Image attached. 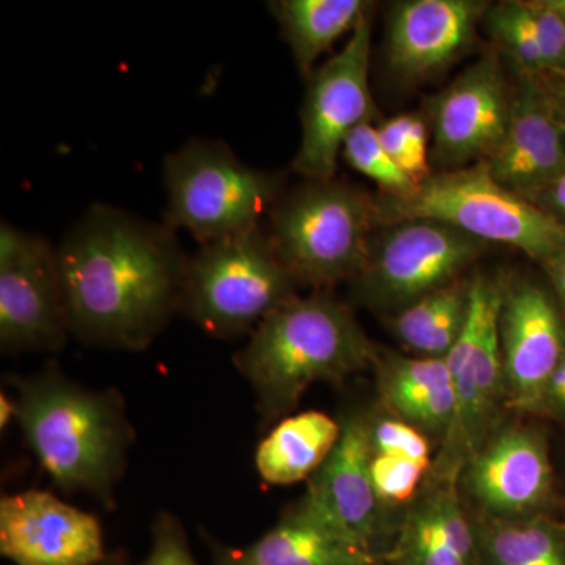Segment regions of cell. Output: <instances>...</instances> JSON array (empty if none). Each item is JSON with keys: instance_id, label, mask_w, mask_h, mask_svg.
Segmentation results:
<instances>
[{"instance_id": "cell-1", "label": "cell", "mask_w": 565, "mask_h": 565, "mask_svg": "<svg viewBox=\"0 0 565 565\" xmlns=\"http://www.w3.org/2000/svg\"><path fill=\"white\" fill-rule=\"evenodd\" d=\"M71 333L141 351L181 310L189 258L166 223L93 204L55 248Z\"/></svg>"}, {"instance_id": "cell-2", "label": "cell", "mask_w": 565, "mask_h": 565, "mask_svg": "<svg viewBox=\"0 0 565 565\" xmlns=\"http://www.w3.org/2000/svg\"><path fill=\"white\" fill-rule=\"evenodd\" d=\"M377 359L345 305L327 294L292 296L275 308L234 356L267 418L288 414L318 382L341 384Z\"/></svg>"}, {"instance_id": "cell-3", "label": "cell", "mask_w": 565, "mask_h": 565, "mask_svg": "<svg viewBox=\"0 0 565 565\" xmlns=\"http://www.w3.org/2000/svg\"><path fill=\"white\" fill-rule=\"evenodd\" d=\"M17 422L41 468L65 492L109 500L132 441L120 397L52 371L18 381Z\"/></svg>"}, {"instance_id": "cell-4", "label": "cell", "mask_w": 565, "mask_h": 565, "mask_svg": "<svg viewBox=\"0 0 565 565\" xmlns=\"http://www.w3.org/2000/svg\"><path fill=\"white\" fill-rule=\"evenodd\" d=\"M379 226L445 223L490 244L519 248L535 262L565 250V226L503 185L486 162L434 173L405 196H375Z\"/></svg>"}, {"instance_id": "cell-5", "label": "cell", "mask_w": 565, "mask_h": 565, "mask_svg": "<svg viewBox=\"0 0 565 565\" xmlns=\"http://www.w3.org/2000/svg\"><path fill=\"white\" fill-rule=\"evenodd\" d=\"M377 226L375 196L343 182L310 181L275 204L267 236L296 285L327 288L355 280Z\"/></svg>"}, {"instance_id": "cell-6", "label": "cell", "mask_w": 565, "mask_h": 565, "mask_svg": "<svg viewBox=\"0 0 565 565\" xmlns=\"http://www.w3.org/2000/svg\"><path fill=\"white\" fill-rule=\"evenodd\" d=\"M163 178V223L202 245L258 228L280 202L281 178L247 166L222 140H189L167 156Z\"/></svg>"}, {"instance_id": "cell-7", "label": "cell", "mask_w": 565, "mask_h": 565, "mask_svg": "<svg viewBox=\"0 0 565 565\" xmlns=\"http://www.w3.org/2000/svg\"><path fill=\"white\" fill-rule=\"evenodd\" d=\"M294 285L258 226L204 244L189 258L181 310L212 337L237 338L296 296Z\"/></svg>"}, {"instance_id": "cell-8", "label": "cell", "mask_w": 565, "mask_h": 565, "mask_svg": "<svg viewBox=\"0 0 565 565\" xmlns=\"http://www.w3.org/2000/svg\"><path fill=\"white\" fill-rule=\"evenodd\" d=\"M505 282L476 275L462 333L445 356L457 397V418L445 440L437 475L462 471L486 444L498 405L504 401L500 316Z\"/></svg>"}, {"instance_id": "cell-9", "label": "cell", "mask_w": 565, "mask_h": 565, "mask_svg": "<svg viewBox=\"0 0 565 565\" xmlns=\"http://www.w3.org/2000/svg\"><path fill=\"white\" fill-rule=\"evenodd\" d=\"M487 245L440 222L393 223L371 239L356 288L367 303L399 311L459 280Z\"/></svg>"}, {"instance_id": "cell-10", "label": "cell", "mask_w": 565, "mask_h": 565, "mask_svg": "<svg viewBox=\"0 0 565 565\" xmlns=\"http://www.w3.org/2000/svg\"><path fill=\"white\" fill-rule=\"evenodd\" d=\"M371 11L333 55L308 79L302 111V141L294 172L308 181L333 180L349 134L371 122L374 102L370 92Z\"/></svg>"}, {"instance_id": "cell-11", "label": "cell", "mask_w": 565, "mask_h": 565, "mask_svg": "<svg viewBox=\"0 0 565 565\" xmlns=\"http://www.w3.org/2000/svg\"><path fill=\"white\" fill-rule=\"evenodd\" d=\"M55 248L40 234L0 226V344L6 352L58 351L68 337Z\"/></svg>"}, {"instance_id": "cell-12", "label": "cell", "mask_w": 565, "mask_h": 565, "mask_svg": "<svg viewBox=\"0 0 565 565\" xmlns=\"http://www.w3.org/2000/svg\"><path fill=\"white\" fill-rule=\"evenodd\" d=\"M512 110V88L497 55L468 66L429 104L434 161L448 170L487 162L500 147Z\"/></svg>"}, {"instance_id": "cell-13", "label": "cell", "mask_w": 565, "mask_h": 565, "mask_svg": "<svg viewBox=\"0 0 565 565\" xmlns=\"http://www.w3.org/2000/svg\"><path fill=\"white\" fill-rule=\"evenodd\" d=\"M500 337L504 403L535 415L565 353V323L553 297L534 282H505Z\"/></svg>"}, {"instance_id": "cell-14", "label": "cell", "mask_w": 565, "mask_h": 565, "mask_svg": "<svg viewBox=\"0 0 565 565\" xmlns=\"http://www.w3.org/2000/svg\"><path fill=\"white\" fill-rule=\"evenodd\" d=\"M0 553L14 565H98L103 530L55 494L25 490L0 500Z\"/></svg>"}, {"instance_id": "cell-15", "label": "cell", "mask_w": 565, "mask_h": 565, "mask_svg": "<svg viewBox=\"0 0 565 565\" xmlns=\"http://www.w3.org/2000/svg\"><path fill=\"white\" fill-rule=\"evenodd\" d=\"M476 500L493 519L539 515L555 492V467L544 434L533 427H508L490 438L467 465Z\"/></svg>"}, {"instance_id": "cell-16", "label": "cell", "mask_w": 565, "mask_h": 565, "mask_svg": "<svg viewBox=\"0 0 565 565\" xmlns=\"http://www.w3.org/2000/svg\"><path fill=\"white\" fill-rule=\"evenodd\" d=\"M302 503L345 537L381 557L377 544L384 525L371 476L366 418L349 416L341 423L340 440L321 468L308 479Z\"/></svg>"}, {"instance_id": "cell-17", "label": "cell", "mask_w": 565, "mask_h": 565, "mask_svg": "<svg viewBox=\"0 0 565 565\" xmlns=\"http://www.w3.org/2000/svg\"><path fill=\"white\" fill-rule=\"evenodd\" d=\"M516 74L508 129L486 163L498 184L534 204L565 173V129L539 76Z\"/></svg>"}, {"instance_id": "cell-18", "label": "cell", "mask_w": 565, "mask_h": 565, "mask_svg": "<svg viewBox=\"0 0 565 565\" xmlns=\"http://www.w3.org/2000/svg\"><path fill=\"white\" fill-rule=\"evenodd\" d=\"M489 3L407 0L394 6L386 33L390 68L401 81L434 76L473 44Z\"/></svg>"}, {"instance_id": "cell-19", "label": "cell", "mask_w": 565, "mask_h": 565, "mask_svg": "<svg viewBox=\"0 0 565 565\" xmlns=\"http://www.w3.org/2000/svg\"><path fill=\"white\" fill-rule=\"evenodd\" d=\"M460 473L437 475L404 516L386 565H479L476 526L468 520L459 492Z\"/></svg>"}, {"instance_id": "cell-20", "label": "cell", "mask_w": 565, "mask_h": 565, "mask_svg": "<svg viewBox=\"0 0 565 565\" xmlns=\"http://www.w3.org/2000/svg\"><path fill=\"white\" fill-rule=\"evenodd\" d=\"M379 392L393 416L424 434L448 438L457 418V397L445 359L377 355Z\"/></svg>"}, {"instance_id": "cell-21", "label": "cell", "mask_w": 565, "mask_h": 565, "mask_svg": "<svg viewBox=\"0 0 565 565\" xmlns=\"http://www.w3.org/2000/svg\"><path fill=\"white\" fill-rule=\"evenodd\" d=\"M226 565H382V559L300 501L255 544L233 553Z\"/></svg>"}, {"instance_id": "cell-22", "label": "cell", "mask_w": 565, "mask_h": 565, "mask_svg": "<svg viewBox=\"0 0 565 565\" xmlns=\"http://www.w3.org/2000/svg\"><path fill=\"white\" fill-rule=\"evenodd\" d=\"M340 437L341 423L322 412L286 416L258 445L256 470L267 484H297L321 468Z\"/></svg>"}, {"instance_id": "cell-23", "label": "cell", "mask_w": 565, "mask_h": 565, "mask_svg": "<svg viewBox=\"0 0 565 565\" xmlns=\"http://www.w3.org/2000/svg\"><path fill=\"white\" fill-rule=\"evenodd\" d=\"M282 36L291 47L294 61L310 76L315 62L330 46L359 28L371 11L363 0H278L269 3Z\"/></svg>"}, {"instance_id": "cell-24", "label": "cell", "mask_w": 565, "mask_h": 565, "mask_svg": "<svg viewBox=\"0 0 565 565\" xmlns=\"http://www.w3.org/2000/svg\"><path fill=\"white\" fill-rule=\"evenodd\" d=\"M470 286L452 281L397 311L392 321L397 340L419 356L445 359L467 322Z\"/></svg>"}, {"instance_id": "cell-25", "label": "cell", "mask_w": 565, "mask_h": 565, "mask_svg": "<svg viewBox=\"0 0 565 565\" xmlns=\"http://www.w3.org/2000/svg\"><path fill=\"white\" fill-rule=\"evenodd\" d=\"M475 526L479 565H565V520L539 514Z\"/></svg>"}, {"instance_id": "cell-26", "label": "cell", "mask_w": 565, "mask_h": 565, "mask_svg": "<svg viewBox=\"0 0 565 565\" xmlns=\"http://www.w3.org/2000/svg\"><path fill=\"white\" fill-rule=\"evenodd\" d=\"M486 28L494 43L504 51L516 73H545L544 58L535 36L533 18L527 2H501L487 10Z\"/></svg>"}, {"instance_id": "cell-27", "label": "cell", "mask_w": 565, "mask_h": 565, "mask_svg": "<svg viewBox=\"0 0 565 565\" xmlns=\"http://www.w3.org/2000/svg\"><path fill=\"white\" fill-rule=\"evenodd\" d=\"M341 156L352 169L373 180L382 195L405 196L418 188L386 152L377 128L371 122H363L349 134Z\"/></svg>"}, {"instance_id": "cell-28", "label": "cell", "mask_w": 565, "mask_h": 565, "mask_svg": "<svg viewBox=\"0 0 565 565\" xmlns=\"http://www.w3.org/2000/svg\"><path fill=\"white\" fill-rule=\"evenodd\" d=\"M386 152L415 184L433 177L429 162V126L426 117L404 114L377 126Z\"/></svg>"}, {"instance_id": "cell-29", "label": "cell", "mask_w": 565, "mask_h": 565, "mask_svg": "<svg viewBox=\"0 0 565 565\" xmlns=\"http://www.w3.org/2000/svg\"><path fill=\"white\" fill-rule=\"evenodd\" d=\"M427 470L429 468L403 457L371 451V476L381 508L412 500L418 493Z\"/></svg>"}, {"instance_id": "cell-30", "label": "cell", "mask_w": 565, "mask_h": 565, "mask_svg": "<svg viewBox=\"0 0 565 565\" xmlns=\"http://www.w3.org/2000/svg\"><path fill=\"white\" fill-rule=\"evenodd\" d=\"M371 451L403 457L429 468L430 446L426 434L396 416H381L370 422Z\"/></svg>"}, {"instance_id": "cell-31", "label": "cell", "mask_w": 565, "mask_h": 565, "mask_svg": "<svg viewBox=\"0 0 565 565\" xmlns=\"http://www.w3.org/2000/svg\"><path fill=\"white\" fill-rule=\"evenodd\" d=\"M533 18L535 36L544 58L545 73L565 74V20L559 11L544 2H527Z\"/></svg>"}, {"instance_id": "cell-32", "label": "cell", "mask_w": 565, "mask_h": 565, "mask_svg": "<svg viewBox=\"0 0 565 565\" xmlns=\"http://www.w3.org/2000/svg\"><path fill=\"white\" fill-rule=\"evenodd\" d=\"M143 565H199L189 550L182 526L172 515H159L151 552Z\"/></svg>"}, {"instance_id": "cell-33", "label": "cell", "mask_w": 565, "mask_h": 565, "mask_svg": "<svg viewBox=\"0 0 565 565\" xmlns=\"http://www.w3.org/2000/svg\"><path fill=\"white\" fill-rule=\"evenodd\" d=\"M535 415L545 416L565 429V353L542 393Z\"/></svg>"}, {"instance_id": "cell-34", "label": "cell", "mask_w": 565, "mask_h": 565, "mask_svg": "<svg viewBox=\"0 0 565 565\" xmlns=\"http://www.w3.org/2000/svg\"><path fill=\"white\" fill-rule=\"evenodd\" d=\"M534 204L565 226V173L550 184Z\"/></svg>"}, {"instance_id": "cell-35", "label": "cell", "mask_w": 565, "mask_h": 565, "mask_svg": "<svg viewBox=\"0 0 565 565\" xmlns=\"http://www.w3.org/2000/svg\"><path fill=\"white\" fill-rule=\"evenodd\" d=\"M542 264H544L546 273L552 277L553 285H555L556 291L559 294L565 307V250L557 253V255L552 256V258L546 259Z\"/></svg>"}, {"instance_id": "cell-36", "label": "cell", "mask_w": 565, "mask_h": 565, "mask_svg": "<svg viewBox=\"0 0 565 565\" xmlns=\"http://www.w3.org/2000/svg\"><path fill=\"white\" fill-rule=\"evenodd\" d=\"M539 79H541V76H539ZM542 85H544L546 96H548V102L552 104V109L555 111L557 121H559L565 129V74L563 82L557 84L556 87L548 88L544 82H542Z\"/></svg>"}, {"instance_id": "cell-37", "label": "cell", "mask_w": 565, "mask_h": 565, "mask_svg": "<svg viewBox=\"0 0 565 565\" xmlns=\"http://www.w3.org/2000/svg\"><path fill=\"white\" fill-rule=\"evenodd\" d=\"M17 399H11L9 394L0 393V427L6 429L13 419H17Z\"/></svg>"}, {"instance_id": "cell-38", "label": "cell", "mask_w": 565, "mask_h": 565, "mask_svg": "<svg viewBox=\"0 0 565 565\" xmlns=\"http://www.w3.org/2000/svg\"><path fill=\"white\" fill-rule=\"evenodd\" d=\"M548 3L553 7V9L559 11L565 20V0H548Z\"/></svg>"}, {"instance_id": "cell-39", "label": "cell", "mask_w": 565, "mask_h": 565, "mask_svg": "<svg viewBox=\"0 0 565 565\" xmlns=\"http://www.w3.org/2000/svg\"><path fill=\"white\" fill-rule=\"evenodd\" d=\"M564 520H565V516H564Z\"/></svg>"}]
</instances>
